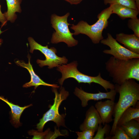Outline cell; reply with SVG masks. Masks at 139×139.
Wrapping results in <instances>:
<instances>
[{
	"instance_id": "1",
	"label": "cell",
	"mask_w": 139,
	"mask_h": 139,
	"mask_svg": "<svg viewBox=\"0 0 139 139\" xmlns=\"http://www.w3.org/2000/svg\"><path fill=\"white\" fill-rule=\"evenodd\" d=\"M115 89L119 95L113 115L114 122L109 133L111 136L114 134L118 120L123 113L130 107H135L139 100V84L135 80L128 79L121 85L115 84Z\"/></svg>"
},
{
	"instance_id": "2",
	"label": "cell",
	"mask_w": 139,
	"mask_h": 139,
	"mask_svg": "<svg viewBox=\"0 0 139 139\" xmlns=\"http://www.w3.org/2000/svg\"><path fill=\"white\" fill-rule=\"evenodd\" d=\"M105 64L109 76L115 84L120 85L131 79L139 81V58L120 60L112 56Z\"/></svg>"
},
{
	"instance_id": "3",
	"label": "cell",
	"mask_w": 139,
	"mask_h": 139,
	"mask_svg": "<svg viewBox=\"0 0 139 139\" xmlns=\"http://www.w3.org/2000/svg\"><path fill=\"white\" fill-rule=\"evenodd\" d=\"M112 14L110 5L98 14L97 21L92 25L89 24L86 21L82 20L76 25L72 24L71 29L74 31L73 35L80 34H84L88 36L94 44H98L103 39L102 32L108 25V19Z\"/></svg>"
},
{
	"instance_id": "4",
	"label": "cell",
	"mask_w": 139,
	"mask_h": 139,
	"mask_svg": "<svg viewBox=\"0 0 139 139\" xmlns=\"http://www.w3.org/2000/svg\"><path fill=\"white\" fill-rule=\"evenodd\" d=\"M77 63L73 61L66 64H63L57 67V70L62 74V77L58 80L59 84L62 85L64 80L72 78L75 79L79 83H87L90 85L92 83L98 84L102 86L107 92L108 90L114 89L115 85L110 82L103 79L99 73L95 76L85 75L79 71L77 68Z\"/></svg>"
},
{
	"instance_id": "5",
	"label": "cell",
	"mask_w": 139,
	"mask_h": 139,
	"mask_svg": "<svg viewBox=\"0 0 139 139\" xmlns=\"http://www.w3.org/2000/svg\"><path fill=\"white\" fill-rule=\"evenodd\" d=\"M70 15L67 13L64 15L60 16L55 14L52 15L51 23L52 26L55 31L53 33L51 39V42L57 44L63 42L66 43L68 47L74 46L78 44V41L73 36V33L70 31L67 19Z\"/></svg>"
},
{
	"instance_id": "6",
	"label": "cell",
	"mask_w": 139,
	"mask_h": 139,
	"mask_svg": "<svg viewBox=\"0 0 139 139\" xmlns=\"http://www.w3.org/2000/svg\"><path fill=\"white\" fill-rule=\"evenodd\" d=\"M52 90L55 95L54 103L53 105L50 106V109L44 114L37 124V128L39 132H42L45 124L50 121L55 123L58 127H66L64 119L65 115L59 114V108L62 102L68 97L69 92L63 87L61 88L59 92L56 88L52 87Z\"/></svg>"
},
{
	"instance_id": "7",
	"label": "cell",
	"mask_w": 139,
	"mask_h": 139,
	"mask_svg": "<svg viewBox=\"0 0 139 139\" xmlns=\"http://www.w3.org/2000/svg\"><path fill=\"white\" fill-rule=\"evenodd\" d=\"M28 40L30 46V51L31 53H32L34 50H38L42 53L46 57L45 59L44 60L39 59L37 60V63L41 67L47 66L48 68L51 69L67 64V59L65 56L58 57L56 54L57 51L54 47H51L49 48L48 45L43 46L36 42L31 37H29Z\"/></svg>"
},
{
	"instance_id": "8",
	"label": "cell",
	"mask_w": 139,
	"mask_h": 139,
	"mask_svg": "<svg viewBox=\"0 0 139 139\" xmlns=\"http://www.w3.org/2000/svg\"><path fill=\"white\" fill-rule=\"evenodd\" d=\"M100 42L110 48L109 49L104 50L103 53L112 55L117 59L126 60L139 58V54L133 53L120 44L110 33H108L107 37L102 40Z\"/></svg>"
},
{
	"instance_id": "9",
	"label": "cell",
	"mask_w": 139,
	"mask_h": 139,
	"mask_svg": "<svg viewBox=\"0 0 139 139\" xmlns=\"http://www.w3.org/2000/svg\"><path fill=\"white\" fill-rule=\"evenodd\" d=\"M97 93H88L81 88L76 87L74 93L81 100L82 106L85 107L88 105V102L90 100L98 101L106 99L115 101L117 93L115 89L106 92H101L99 91Z\"/></svg>"
},
{
	"instance_id": "10",
	"label": "cell",
	"mask_w": 139,
	"mask_h": 139,
	"mask_svg": "<svg viewBox=\"0 0 139 139\" xmlns=\"http://www.w3.org/2000/svg\"><path fill=\"white\" fill-rule=\"evenodd\" d=\"M116 103L114 101L108 100L104 101L97 102L95 107L98 113L103 125L112 122Z\"/></svg>"
},
{
	"instance_id": "11",
	"label": "cell",
	"mask_w": 139,
	"mask_h": 139,
	"mask_svg": "<svg viewBox=\"0 0 139 139\" xmlns=\"http://www.w3.org/2000/svg\"><path fill=\"white\" fill-rule=\"evenodd\" d=\"M28 62L26 63L22 60H17L15 61L16 64L18 65L27 69L28 71L31 76L30 81L24 84L23 87L28 88L31 86H34L36 89L40 85L50 86L56 88L59 86L56 84H50L47 83L43 81L34 72L32 65L30 62V57L28 56Z\"/></svg>"
},
{
	"instance_id": "12",
	"label": "cell",
	"mask_w": 139,
	"mask_h": 139,
	"mask_svg": "<svg viewBox=\"0 0 139 139\" xmlns=\"http://www.w3.org/2000/svg\"><path fill=\"white\" fill-rule=\"evenodd\" d=\"M102 123L100 116L95 107L92 106L87 111L85 118L80 125L81 131L91 129L97 131L99 124Z\"/></svg>"
},
{
	"instance_id": "13",
	"label": "cell",
	"mask_w": 139,
	"mask_h": 139,
	"mask_svg": "<svg viewBox=\"0 0 139 139\" xmlns=\"http://www.w3.org/2000/svg\"><path fill=\"white\" fill-rule=\"evenodd\" d=\"M115 39L129 50L139 54V37L134 34H128L122 33L117 34Z\"/></svg>"
},
{
	"instance_id": "14",
	"label": "cell",
	"mask_w": 139,
	"mask_h": 139,
	"mask_svg": "<svg viewBox=\"0 0 139 139\" xmlns=\"http://www.w3.org/2000/svg\"><path fill=\"white\" fill-rule=\"evenodd\" d=\"M112 13L117 14L120 18L123 20L127 18H133L137 17L139 10L134 9L118 4L110 5Z\"/></svg>"
},
{
	"instance_id": "15",
	"label": "cell",
	"mask_w": 139,
	"mask_h": 139,
	"mask_svg": "<svg viewBox=\"0 0 139 139\" xmlns=\"http://www.w3.org/2000/svg\"><path fill=\"white\" fill-rule=\"evenodd\" d=\"M0 99L6 103L10 107L11 110V122L15 127H18L21 124L20 122V116L24 110L32 106V104L23 107L15 105L8 101L7 99L0 96Z\"/></svg>"
},
{
	"instance_id": "16",
	"label": "cell",
	"mask_w": 139,
	"mask_h": 139,
	"mask_svg": "<svg viewBox=\"0 0 139 139\" xmlns=\"http://www.w3.org/2000/svg\"><path fill=\"white\" fill-rule=\"evenodd\" d=\"M7 10L3 14L6 20L11 22L14 21L16 18V12H20V6L22 0H6Z\"/></svg>"
},
{
	"instance_id": "17",
	"label": "cell",
	"mask_w": 139,
	"mask_h": 139,
	"mask_svg": "<svg viewBox=\"0 0 139 139\" xmlns=\"http://www.w3.org/2000/svg\"><path fill=\"white\" fill-rule=\"evenodd\" d=\"M138 118L139 107H130L121 114L118 120L117 126H120L132 119Z\"/></svg>"
},
{
	"instance_id": "18",
	"label": "cell",
	"mask_w": 139,
	"mask_h": 139,
	"mask_svg": "<svg viewBox=\"0 0 139 139\" xmlns=\"http://www.w3.org/2000/svg\"><path fill=\"white\" fill-rule=\"evenodd\" d=\"M131 139L139 137V121L132 119L120 126Z\"/></svg>"
},
{
	"instance_id": "19",
	"label": "cell",
	"mask_w": 139,
	"mask_h": 139,
	"mask_svg": "<svg viewBox=\"0 0 139 139\" xmlns=\"http://www.w3.org/2000/svg\"><path fill=\"white\" fill-rule=\"evenodd\" d=\"M104 3L105 5L118 4L134 9L138 10L135 0H104Z\"/></svg>"
},
{
	"instance_id": "20",
	"label": "cell",
	"mask_w": 139,
	"mask_h": 139,
	"mask_svg": "<svg viewBox=\"0 0 139 139\" xmlns=\"http://www.w3.org/2000/svg\"><path fill=\"white\" fill-rule=\"evenodd\" d=\"M110 126L108 124H105L103 127H102V124H99L97 131V132L93 139H104L105 134L108 135L109 134L111 129Z\"/></svg>"
},
{
	"instance_id": "21",
	"label": "cell",
	"mask_w": 139,
	"mask_h": 139,
	"mask_svg": "<svg viewBox=\"0 0 139 139\" xmlns=\"http://www.w3.org/2000/svg\"><path fill=\"white\" fill-rule=\"evenodd\" d=\"M106 139H131L120 126H117L112 136H108Z\"/></svg>"
},
{
	"instance_id": "22",
	"label": "cell",
	"mask_w": 139,
	"mask_h": 139,
	"mask_svg": "<svg viewBox=\"0 0 139 139\" xmlns=\"http://www.w3.org/2000/svg\"><path fill=\"white\" fill-rule=\"evenodd\" d=\"M129 28L134 32V34L139 37V19L137 17L130 18L128 22Z\"/></svg>"
},
{
	"instance_id": "23",
	"label": "cell",
	"mask_w": 139,
	"mask_h": 139,
	"mask_svg": "<svg viewBox=\"0 0 139 139\" xmlns=\"http://www.w3.org/2000/svg\"><path fill=\"white\" fill-rule=\"evenodd\" d=\"M96 131L93 130L89 129L82 131V132H76L77 136V139H92Z\"/></svg>"
},
{
	"instance_id": "24",
	"label": "cell",
	"mask_w": 139,
	"mask_h": 139,
	"mask_svg": "<svg viewBox=\"0 0 139 139\" xmlns=\"http://www.w3.org/2000/svg\"><path fill=\"white\" fill-rule=\"evenodd\" d=\"M48 132V130L44 132H34V133L35 134V135H34V137L32 138H43L44 136L46 135Z\"/></svg>"
},
{
	"instance_id": "25",
	"label": "cell",
	"mask_w": 139,
	"mask_h": 139,
	"mask_svg": "<svg viewBox=\"0 0 139 139\" xmlns=\"http://www.w3.org/2000/svg\"><path fill=\"white\" fill-rule=\"evenodd\" d=\"M7 21L4 15L2 13L1 11L0 5V22L1 23L2 25H3L6 23Z\"/></svg>"
},
{
	"instance_id": "26",
	"label": "cell",
	"mask_w": 139,
	"mask_h": 139,
	"mask_svg": "<svg viewBox=\"0 0 139 139\" xmlns=\"http://www.w3.org/2000/svg\"><path fill=\"white\" fill-rule=\"evenodd\" d=\"M71 4L77 5L80 3L83 0H64Z\"/></svg>"
},
{
	"instance_id": "27",
	"label": "cell",
	"mask_w": 139,
	"mask_h": 139,
	"mask_svg": "<svg viewBox=\"0 0 139 139\" xmlns=\"http://www.w3.org/2000/svg\"><path fill=\"white\" fill-rule=\"evenodd\" d=\"M138 9L139 10V0H135Z\"/></svg>"
},
{
	"instance_id": "28",
	"label": "cell",
	"mask_w": 139,
	"mask_h": 139,
	"mask_svg": "<svg viewBox=\"0 0 139 139\" xmlns=\"http://www.w3.org/2000/svg\"><path fill=\"white\" fill-rule=\"evenodd\" d=\"M3 32V31H2L1 29H0V34L2 33ZM3 42V40L1 39H0V46L2 44Z\"/></svg>"
}]
</instances>
